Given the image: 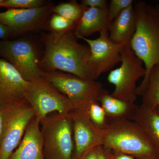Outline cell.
I'll use <instances>...</instances> for the list:
<instances>
[{
  "label": "cell",
  "instance_id": "obj_6",
  "mask_svg": "<svg viewBox=\"0 0 159 159\" xmlns=\"http://www.w3.org/2000/svg\"><path fill=\"white\" fill-rule=\"evenodd\" d=\"M24 97L40 122L51 113L67 115L74 108L68 98L43 77L29 82Z\"/></svg>",
  "mask_w": 159,
  "mask_h": 159
},
{
  "label": "cell",
  "instance_id": "obj_23",
  "mask_svg": "<svg viewBox=\"0 0 159 159\" xmlns=\"http://www.w3.org/2000/svg\"><path fill=\"white\" fill-rule=\"evenodd\" d=\"M47 5L43 0H2L0 7L8 9H29L39 8Z\"/></svg>",
  "mask_w": 159,
  "mask_h": 159
},
{
  "label": "cell",
  "instance_id": "obj_12",
  "mask_svg": "<svg viewBox=\"0 0 159 159\" xmlns=\"http://www.w3.org/2000/svg\"><path fill=\"white\" fill-rule=\"evenodd\" d=\"M97 39L77 36L88 44L90 50V62L93 67L97 78L103 73L112 70L121 62V51L124 45L113 42L110 38L108 31H100Z\"/></svg>",
  "mask_w": 159,
  "mask_h": 159
},
{
  "label": "cell",
  "instance_id": "obj_33",
  "mask_svg": "<svg viewBox=\"0 0 159 159\" xmlns=\"http://www.w3.org/2000/svg\"><path fill=\"white\" fill-rule=\"evenodd\" d=\"M158 157H156L153 158H151V159H159V158H158Z\"/></svg>",
  "mask_w": 159,
  "mask_h": 159
},
{
  "label": "cell",
  "instance_id": "obj_24",
  "mask_svg": "<svg viewBox=\"0 0 159 159\" xmlns=\"http://www.w3.org/2000/svg\"><path fill=\"white\" fill-rule=\"evenodd\" d=\"M133 0H111L107 10L111 22L122 11L133 4Z\"/></svg>",
  "mask_w": 159,
  "mask_h": 159
},
{
  "label": "cell",
  "instance_id": "obj_10",
  "mask_svg": "<svg viewBox=\"0 0 159 159\" xmlns=\"http://www.w3.org/2000/svg\"><path fill=\"white\" fill-rule=\"evenodd\" d=\"M54 5L29 9H8L0 12V23L11 29L13 38L29 32L48 30Z\"/></svg>",
  "mask_w": 159,
  "mask_h": 159
},
{
  "label": "cell",
  "instance_id": "obj_32",
  "mask_svg": "<svg viewBox=\"0 0 159 159\" xmlns=\"http://www.w3.org/2000/svg\"><path fill=\"white\" fill-rule=\"evenodd\" d=\"M155 109L156 111H157L159 114V105L157 106L155 108Z\"/></svg>",
  "mask_w": 159,
  "mask_h": 159
},
{
  "label": "cell",
  "instance_id": "obj_5",
  "mask_svg": "<svg viewBox=\"0 0 159 159\" xmlns=\"http://www.w3.org/2000/svg\"><path fill=\"white\" fill-rule=\"evenodd\" d=\"M121 54V66L111 70L107 78L108 82L115 87L111 95L125 102L135 103L138 96L137 82L145 77L146 70L129 45L123 46Z\"/></svg>",
  "mask_w": 159,
  "mask_h": 159
},
{
  "label": "cell",
  "instance_id": "obj_19",
  "mask_svg": "<svg viewBox=\"0 0 159 159\" xmlns=\"http://www.w3.org/2000/svg\"><path fill=\"white\" fill-rule=\"evenodd\" d=\"M142 97V105L153 109L159 105V65L151 70Z\"/></svg>",
  "mask_w": 159,
  "mask_h": 159
},
{
  "label": "cell",
  "instance_id": "obj_2",
  "mask_svg": "<svg viewBox=\"0 0 159 159\" xmlns=\"http://www.w3.org/2000/svg\"><path fill=\"white\" fill-rule=\"evenodd\" d=\"M136 29L129 46L144 64L146 74L137 89V96H142L151 70L159 65V20L154 7L141 1L134 6Z\"/></svg>",
  "mask_w": 159,
  "mask_h": 159
},
{
  "label": "cell",
  "instance_id": "obj_34",
  "mask_svg": "<svg viewBox=\"0 0 159 159\" xmlns=\"http://www.w3.org/2000/svg\"><path fill=\"white\" fill-rule=\"evenodd\" d=\"M2 2V0H0V4H1V3Z\"/></svg>",
  "mask_w": 159,
  "mask_h": 159
},
{
  "label": "cell",
  "instance_id": "obj_20",
  "mask_svg": "<svg viewBox=\"0 0 159 159\" xmlns=\"http://www.w3.org/2000/svg\"><path fill=\"white\" fill-rule=\"evenodd\" d=\"M86 7L79 4L76 1L60 3L54 6L53 13L59 15L77 24L81 18Z\"/></svg>",
  "mask_w": 159,
  "mask_h": 159
},
{
  "label": "cell",
  "instance_id": "obj_4",
  "mask_svg": "<svg viewBox=\"0 0 159 159\" xmlns=\"http://www.w3.org/2000/svg\"><path fill=\"white\" fill-rule=\"evenodd\" d=\"M45 159H73V123L69 114L54 113L40 122Z\"/></svg>",
  "mask_w": 159,
  "mask_h": 159
},
{
  "label": "cell",
  "instance_id": "obj_7",
  "mask_svg": "<svg viewBox=\"0 0 159 159\" xmlns=\"http://www.w3.org/2000/svg\"><path fill=\"white\" fill-rule=\"evenodd\" d=\"M1 110L3 128L0 159H9L19 145L26 129L35 117V114L25 99L6 106Z\"/></svg>",
  "mask_w": 159,
  "mask_h": 159
},
{
  "label": "cell",
  "instance_id": "obj_18",
  "mask_svg": "<svg viewBox=\"0 0 159 159\" xmlns=\"http://www.w3.org/2000/svg\"><path fill=\"white\" fill-rule=\"evenodd\" d=\"M133 121L141 127L159 152V114L155 109L141 105Z\"/></svg>",
  "mask_w": 159,
  "mask_h": 159
},
{
  "label": "cell",
  "instance_id": "obj_21",
  "mask_svg": "<svg viewBox=\"0 0 159 159\" xmlns=\"http://www.w3.org/2000/svg\"><path fill=\"white\" fill-rule=\"evenodd\" d=\"M89 117L94 125L100 129L105 127L107 122L105 111L97 101L90 103L86 107Z\"/></svg>",
  "mask_w": 159,
  "mask_h": 159
},
{
  "label": "cell",
  "instance_id": "obj_14",
  "mask_svg": "<svg viewBox=\"0 0 159 159\" xmlns=\"http://www.w3.org/2000/svg\"><path fill=\"white\" fill-rule=\"evenodd\" d=\"M40 124L35 117L31 120L19 145L9 159H45Z\"/></svg>",
  "mask_w": 159,
  "mask_h": 159
},
{
  "label": "cell",
  "instance_id": "obj_22",
  "mask_svg": "<svg viewBox=\"0 0 159 159\" xmlns=\"http://www.w3.org/2000/svg\"><path fill=\"white\" fill-rule=\"evenodd\" d=\"M77 24L61 16L53 13L49 19L48 30L50 32L61 33L75 29Z\"/></svg>",
  "mask_w": 159,
  "mask_h": 159
},
{
  "label": "cell",
  "instance_id": "obj_27",
  "mask_svg": "<svg viewBox=\"0 0 159 159\" xmlns=\"http://www.w3.org/2000/svg\"><path fill=\"white\" fill-rule=\"evenodd\" d=\"M98 147L94 148L89 152L83 159H98Z\"/></svg>",
  "mask_w": 159,
  "mask_h": 159
},
{
  "label": "cell",
  "instance_id": "obj_1",
  "mask_svg": "<svg viewBox=\"0 0 159 159\" xmlns=\"http://www.w3.org/2000/svg\"><path fill=\"white\" fill-rule=\"evenodd\" d=\"M73 30L43 33V54L39 66L44 72L59 71L91 81L98 79L90 62L88 45L78 43Z\"/></svg>",
  "mask_w": 159,
  "mask_h": 159
},
{
  "label": "cell",
  "instance_id": "obj_15",
  "mask_svg": "<svg viewBox=\"0 0 159 159\" xmlns=\"http://www.w3.org/2000/svg\"><path fill=\"white\" fill-rule=\"evenodd\" d=\"M111 23L107 9L86 7L76 25L74 34L76 37L87 38L96 32L108 31Z\"/></svg>",
  "mask_w": 159,
  "mask_h": 159
},
{
  "label": "cell",
  "instance_id": "obj_13",
  "mask_svg": "<svg viewBox=\"0 0 159 159\" xmlns=\"http://www.w3.org/2000/svg\"><path fill=\"white\" fill-rule=\"evenodd\" d=\"M29 82L9 61L0 58V109L25 99L24 92Z\"/></svg>",
  "mask_w": 159,
  "mask_h": 159
},
{
  "label": "cell",
  "instance_id": "obj_11",
  "mask_svg": "<svg viewBox=\"0 0 159 159\" xmlns=\"http://www.w3.org/2000/svg\"><path fill=\"white\" fill-rule=\"evenodd\" d=\"M69 115L73 123V159H83L91 150L102 146V129L97 128L91 121L86 108L73 109Z\"/></svg>",
  "mask_w": 159,
  "mask_h": 159
},
{
  "label": "cell",
  "instance_id": "obj_9",
  "mask_svg": "<svg viewBox=\"0 0 159 159\" xmlns=\"http://www.w3.org/2000/svg\"><path fill=\"white\" fill-rule=\"evenodd\" d=\"M0 57L11 64L26 81L42 78L44 71L39 67L37 47L25 38L0 41Z\"/></svg>",
  "mask_w": 159,
  "mask_h": 159
},
{
  "label": "cell",
  "instance_id": "obj_30",
  "mask_svg": "<svg viewBox=\"0 0 159 159\" xmlns=\"http://www.w3.org/2000/svg\"><path fill=\"white\" fill-rule=\"evenodd\" d=\"M116 159H134L133 157L128 155L124 154H121L120 155L118 156L116 158Z\"/></svg>",
  "mask_w": 159,
  "mask_h": 159
},
{
  "label": "cell",
  "instance_id": "obj_25",
  "mask_svg": "<svg viewBox=\"0 0 159 159\" xmlns=\"http://www.w3.org/2000/svg\"><path fill=\"white\" fill-rule=\"evenodd\" d=\"M81 2L83 6L89 8L106 9L108 6L106 0H82Z\"/></svg>",
  "mask_w": 159,
  "mask_h": 159
},
{
  "label": "cell",
  "instance_id": "obj_28",
  "mask_svg": "<svg viewBox=\"0 0 159 159\" xmlns=\"http://www.w3.org/2000/svg\"><path fill=\"white\" fill-rule=\"evenodd\" d=\"M3 128V117L2 110L0 109V146H1V140H2V133Z\"/></svg>",
  "mask_w": 159,
  "mask_h": 159
},
{
  "label": "cell",
  "instance_id": "obj_17",
  "mask_svg": "<svg viewBox=\"0 0 159 159\" xmlns=\"http://www.w3.org/2000/svg\"><path fill=\"white\" fill-rule=\"evenodd\" d=\"M98 102L105 111L108 120L126 119L133 120L139 106L115 98L108 91L103 89Z\"/></svg>",
  "mask_w": 159,
  "mask_h": 159
},
{
  "label": "cell",
  "instance_id": "obj_3",
  "mask_svg": "<svg viewBox=\"0 0 159 159\" xmlns=\"http://www.w3.org/2000/svg\"><path fill=\"white\" fill-rule=\"evenodd\" d=\"M102 132V146L107 150L143 159L159 156L150 139L133 120H108Z\"/></svg>",
  "mask_w": 159,
  "mask_h": 159
},
{
  "label": "cell",
  "instance_id": "obj_31",
  "mask_svg": "<svg viewBox=\"0 0 159 159\" xmlns=\"http://www.w3.org/2000/svg\"><path fill=\"white\" fill-rule=\"evenodd\" d=\"M154 7L155 11L157 16L159 20V3Z\"/></svg>",
  "mask_w": 159,
  "mask_h": 159
},
{
  "label": "cell",
  "instance_id": "obj_8",
  "mask_svg": "<svg viewBox=\"0 0 159 159\" xmlns=\"http://www.w3.org/2000/svg\"><path fill=\"white\" fill-rule=\"evenodd\" d=\"M43 77L68 98L73 109L86 108L91 102H98L104 89L97 80H85L61 71L44 72Z\"/></svg>",
  "mask_w": 159,
  "mask_h": 159
},
{
  "label": "cell",
  "instance_id": "obj_16",
  "mask_svg": "<svg viewBox=\"0 0 159 159\" xmlns=\"http://www.w3.org/2000/svg\"><path fill=\"white\" fill-rule=\"evenodd\" d=\"M136 29V17L133 5L122 11L111 23L110 38L119 44L129 45Z\"/></svg>",
  "mask_w": 159,
  "mask_h": 159
},
{
  "label": "cell",
  "instance_id": "obj_29",
  "mask_svg": "<svg viewBox=\"0 0 159 159\" xmlns=\"http://www.w3.org/2000/svg\"><path fill=\"white\" fill-rule=\"evenodd\" d=\"M98 149V159H107L105 156L102 152V146H99Z\"/></svg>",
  "mask_w": 159,
  "mask_h": 159
},
{
  "label": "cell",
  "instance_id": "obj_26",
  "mask_svg": "<svg viewBox=\"0 0 159 159\" xmlns=\"http://www.w3.org/2000/svg\"><path fill=\"white\" fill-rule=\"evenodd\" d=\"M13 34L11 29L8 26L0 23V41L12 39Z\"/></svg>",
  "mask_w": 159,
  "mask_h": 159
}]
</instances>
